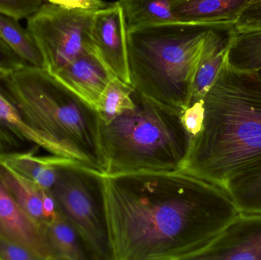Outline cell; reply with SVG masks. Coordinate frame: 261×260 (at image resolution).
Here are the masks:
<instances>
[{
	"mask_svg": "<svg viewBox=\"0 0 261 260\" xmlns=\"http://www.w3.org/2000/svg\"><path fill=\"white\" fill-rule=\"evenodd\" d=\"M102 180L112 260H197L240 215L225 189L186 171Z\"/></svg>",
	"mask_w": 261,
	"mask_h": 260,
	"instance_id": "cell-1",
	"label": "cell"
},
{
	"mask_svg": "<svg viewBox=\"0 0 261 260\" xmlns=\"http://www.w3.org/2000/svg\"><path fill=\"white\" fill-rule=\"evenodd\" d=\"M202 107V126L181 170L229 193L261 174V71L236 68L226 52Z\"/></svg>",
	"mask_w": 261,
	"mask_h": 260,
	"instance_id": "cell-2",
	"label": "cell"
},
{
	"mask_svg": "<svg viewBox=\"0 0 261 260\" xmlns=\"http://www.w3.org/2000/svg\"><path fill=\"white\" fill-rule=\"evenodd\" d=\"M20 114L48 136L63 158L105 175L97 110L45 68L24 66L0 78Z\"/></svg>",
	"mask_w": 261,
	"mask_h": 260,
	"instance_id": "cell-3",
	"label": "cell"
},
{
	"mask_svg": "<svg viewBox=\"0 0 261 260\" xmlns=\"http://www.w3.org/2000/svg\"><path fill=\"white\" fill-rule=\"evenodd\" d=\"M133 99V105L113 120L100 122L105 175L181 170L192 140L182 121L184 112L136 90Z\"/></svg>",
	"mask_w": 261,
	"mask_h": 260,
	"instance_id": "cell-4",
	"label": "cell"
},
{
	"mask_svg": "<svg viewBox=\"0 0 261 260\" xmlns=\"http://www.w3.org/2000/svg\"><path fill=\"white\" fill-rule=\"evenodd\" d=\"M210 29L216 28L182 22L128 29L130 85L150 100L184 112Z\"/></svg>",
	"mask_w": 261,
	"mask_h": 260,
	"instance_id": "cell-5",
	"label": "cell"
},
{
	"mask_svg": "<svg viewBox=\"0 0 261 260\" xmlns=\"http://www.w3.org/2000/svg\"><path fill=\"white\" fill-rule=\"evenodd\" d=\"M57 172L50 192L58 213L73 226L90 259L112 260L102 175L76 164Z\"/></svg>",
	"mask_w": 261,
	"mask_h": 260,
	"instance_id": "cell-6",
	"label": "cell"
},
{
	"mask_svg": "<svg viewBox=\"0 0 261 260\" xmlns=\"http://www.w3.org/2000/svg\"><path fill=\"white\" fill-rule=\"evenodd\" d=\"M96 12L47 3L27 18L26 28L41 52L46 70L55 74L94 48L92 27Z\"/></svg>",
	"mask_w": 261,
	"mask_h": 260,
	"instance_id": "cell-7",
	"label": "cell"
},
{
	"mask_svg": "<svg viewBox=\"0 0 261 260\" xmlns=\"http://www.w3.org/2000/svg\"><path fill=\"white\" fill-rule=\"evenodd\" d=\"M127 35L123 11L117 2L95 12L93 47L115 76L130 85Z\"/></svg>",
	"mask_w": 261,
	"mask_h": 260,
	"instance_id": "cell-8",
	"label": "cell"
},
{
	"mask_svg": "<svg viewBox=\"0 0 261 260\" xmlns=\"http://www.w3.org/2000/svg\"><path fill=\"white\" fill-rule=\"evenodd\" d=\"M0 236L17 243L38 260H55L42 226L32 219L0 180Z\"/></svg>",
	"mask_w": 261,
	"mask_h": 260,
	"instance_id": "cell-9",
	"label": "cell"
},
{
	"mask_svg": "<svg viewBox=\"0 0 261 260\" xmlns=\"http://www.w3.org/2000/svg\"><path fill=\"white\" fill-rule=\"evenodd\" d=\"M261 260V213H241L197 260Z\"/></svg>",
	"mask_w": 261,
	"mask_h": 260,
	"instance_id": "cell-10",
	"label": "cell"
},
{
	"mask_svg": "<svg viewBox=\"0 0 261 260\" xmlns=\"http://www.w3.org/2000/svg\"><path fill=\"white\" fill-rule=\"evenodd\" d=\"M54 75L96 109L101 95L116 77L95 48L86 50Z\"/></svg>",
	"mask_w": 261,
	"mask_h": 260,
	"instance_id": "cell-11",
	"label": "cell"
},
{
	"mask_svg": "<svg viewBox=\"0 0 261 260\" xmlns=\"http://www.w3.org/2000/svg\"><path fill=\"white\" fill-rule=\"evenodd\" d=\"M251 0H170L177 21L231 29Z\"/></svg>",
	"mask_w": 261,
	"mask_h": 260,
	"instance_id": "cell-12",
	"label": "cell"
},
{
	"mask_svg": "<svg viewBox=\"0 0 261 260\" xmlns=\"http://www.w3.org/2000/svg\"><path fill=\"white\" fill-rule=\"evenodd\" d=\"M0 159L40 187L48 191L56 182L57 171L59 166L76 164L71 160L58 156L41 157L36 155L35 151L32 150L28 152L17 151L0 154Z\"/></svg>",
	"mask_w": 261,
	"mask_h": 260,
	"instance_id": "cell-13",
	"label": "cell"
},
{
	"mask_svg": "<svg viewBox=\"0 0 261 260\" xmlns=\"http://www.w3.org/2000/svg\"><path fill=\"white\" fill-rule=\"evenodd\" d=\"M216 30L210 29L204 36L202 50L193 77L190 105L202 100L214 82L225 59L228 49L227 44Z\"/></svg>",
	"mask_w": 261,
	"mask_h": 260,
	"instance_id": "cell-14",
	"label": "cell"
},
{
	"mask_svg": "<svg viewBox=\"0 0 261 260\" xmlns=\"http://www.w3.org/2000/svg\"><path fill=\"white\" fill-rule=\"evenodd\" d=\"M0 180L22 210L43 227L46 224L43 210L45 189L12 169L1 159Z\"/></svg>",
	"mask_w": 261,
	"mask_h": 260,
	"instance_id": "cell-15",
	"label": "cell"
},
{
	"mask_svg": "<svg viewBox=\"0 0 261 260\" xmlns=\"http://www.w3.org/2000/svg\"><path fill=\"white\" fill-rule=\"evenodd\" d=\"M43 228L55 260L90 259L77 232L59 213L53 221L44 224Z\"/></svg>",
	"mask_w": 261,
	"mask_h": 260,
	"instance_id": "cell-16",
	"label": "cell"
},
{
	"mask_svg": "<svg viewBox=\"0 0 261 260\" xmlns=\"http://www.w3.org/2000/svg\"><path fill=\"white\" fill-rule=\"evenodd\" d=\"M128 29L179 22L173 16L170 0H119Z\"/></svg>",
	"mask_w": 261,
	"mask_h": 260,
	"instance_id": "cell-17",
	"label": "cell"
},
{
	"mask_svg": "<svg viewBox=\"0 0 261 260\" xmlns=\"http://www.w3.org/2000/svg\"><path fill=\"white\" fill-rule=\"evenodd\" d=\"M227 56L236 68L261 71V30L239 32L230 29Z\"/></svg>",
	"mask_w": 261,
	"mask_h": 260,
	"instance_id": "cell-18",
	"label": "cell"
},
{
	"mask_svg": "<svg viewBox=\"0 0 261 260\" xmlns=\"http://www.w3.org/2000/svg\"><path fill=\"white\" fill-rule=\"evenodd\" d=\"M0 38L28 65L44 68L39 49L27 28H24L18 20L0 14Z\"/></svg>",
	"mask_w": 261,
	"mask_h": 260,
	"instance_id": "cell-19",
	"label": "cell"
},
{
	"mask_svg": "<svg viewBox=\"0 0 261 260\" xmlns=\"http://www.w3.org/2000/svg\"><path fill=\"white\" fill-rule=\"evenodd\" d=\"M135 89L119 78L114 77L99 98L96 110L100 122L107 123L134 103Z\"/></svg>",
	"mask_w": 261,
	"mask_h": 260,
	"instance_id": "cell-20",
	"label": "cell"
},
{
	"mask_svg": "<svg viewBox=\"0 0 261 260\" xmlns=\"http://www.w3.org/2000/svg\"><path fill=\"white\" fill-rule=\"evenodd\" d=\"M229 194L241 213H259L261 211V174L234 186Z\"/></svg>",
	"mask_w": 261,
	"mask_h": 260,
	"instance_id": "cell-21",
	"label": "cell"
},
{
	"mask_svg": "<svg viewBox=\"0 0 261 260\" xmlns=\"http://www.w3.org/2000/svg\"><path fill=\"white\" fill-rule=\"evenodd\" d=\"M46 3L47 0H0V14L17 20L27 19Z\"/></svg>",
	"mask_w": 261,
	"mask_h": 260,
	"instance_id": "cell-22",
	"label": "cell"
},
{
	"mask_svg": "<svg viewBox=\"0 0 261 260\" xmlns=\"http://www.w3.org/2000/svg\"><path fill=\"white\" fill-rule=\"evenodd\" d=\"M232 29L239 32L261 29V0H251Z\"/></svg>",
	"mask_w": 261,
	"mask_h": 260,
	"instance_id": "cell-23",
	"label": "cell"
},
{
	"mask_svg": "<svg viewBox=\"0 0 261 260\" xmlns=\"http://www.w3.org/2000/svg\"><path fill=\"white\" fill-rule=\"evenodd\" d=\"M0 260H38L32 252L0 236Z\"/></svg>",
	"mask_w": 261,
	"mask_h": 260,
	"instance_id": "cell-24",
	"label": "cell"
},
{
	"mask_svg": "<svg viewBox=\"0 0 261 260\" xmlns=\"http://www.w3.org/2000/svg\"><path fill=\"white\" fill-rule=\"evenodd\" d=\"M203 119L202 99L191 104L182 114V121L186 128L192 136H195L202 126Z\"/></svg>",
	"mask_w": 261,
	"mask_h": 260,
	"instance_id": "cell-25",
	"label": "cell"
},
{
	"mask_svg": "<svg viewBox=\"0 0 261 260\" xmlns=\"http://www.w3.org/2000/svg\"><path fill=\"white\" fill-rule=\"evenodd\" d=\"M27 65L28 64L19 56H17L0 38V70L5 74H8L14 70Z\"/></svg>",
	"mask_w": 261,
	"mask_h": 260,
	"instance_id": "cell-26",
	"label": "cell"
},
{
	"mask_svg": "<svg viewBox=\"0 0 261 260\" xmlns=\"http://www.w3.org/2000/svg\"><path fill=\"white\" fill-rule=\"evenodd\" d=\"M47 3L58 5L62 7L73 9H87V10L98 11L104 8L108 7L112 3L102 1V0H47Z\"/></svg>",
	"mask_w": 261,
	"mask_h": 260,
	"instance_id": "cell-27",
	"label": "cell"
},
{
	"mask_svg": "<svg viewBox=\"0 0 261 260\" xmlns=\"http://www.w3.org/2000/svg\"><path fill=\"white\" fill-rule=\"evenodd\" d=\"M24 145L0 124V154L23 151Z\"/></svg>",
	"mask_w": 261,
	"mask_h": 260,
	"instance_id": "cell-28",
	"label": "cell"
},
{
	"mask_svg": "<svg viewBox=\"0 0 261 260\" xmlns=\"http://www.w3.org/2000/svg\"><path fill=\"white\" fill-rule=\"evenodd\" d=\"M259 30H261V29H259Z\"/></svg>",
	"mask_w": 261,
	"mask_h": 260,
	"instance_id": "cell-29",
	"label": "cell"
},
{
	"mask_svg": "<svg viewBox=\"0 0 261 260\" xmlns=\"http://www.w3.org/2000/svg\"></svg>",
	"mask_w": 261,
	"mask_h": 260,
	"instance_id": "cell-30",
	"label": "cell"
}]
</instances>
